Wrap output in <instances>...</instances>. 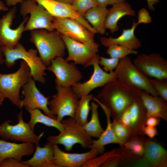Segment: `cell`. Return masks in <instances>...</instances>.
<instances>
[{
    "instance_id": "cell-7",
    "label": "cell",
    "mask_w": 167,
    "mask_h": 167,
    "mask_svg": "<svg viewBox=\"0 0 167 167\" xmlns=\"http://www.w3.org/2000/svg\"><path fill=\"white\" fill-rule=\"evenodd\" d=\"M22 110L17 115L18 123L11 124L10 120L5 121L0 125V137L4 140H10L22 143H30L39 145L40 140L44 134L43 132L39 135L36 134L29 123L25 122L23 118Z\"/></svg>"
},
{
    "instance_id": "cell-48",
    "label": "cell",
    "mask_w": 167,
    "mask_h": 167,
    "mask_svg": "<svg viewBox=\"0 0 167 167\" xmlns=\"http://www.w3.org/2000/svg\"><path fill=\"white\" fill-rule=\"evenodd\" d=\"M0 8L1 11H6L8 10V8L6 6V5L2 1L0 0Z\"/></svg>"
},
{
    "instance_id": "cell-46",
    "label": "cell",
    "mask_w": 167,
    "mask_h": 167,
    "mask_svg": "<svg viewBox=\"0 0 167 167\" xmlns=\"http://www.w3.org/2000/svg\"><path fill=\"white\" fill-rule=\"evenodd\" d=\"M24 0H6L5 4L7 6H15L18 3H20Z\"/></svg>"
},
{
    "instance_id": "cell-50",
    "label": "cell",
    "mask_w": 167,
    "mask_h": 167,
    "mask_svg": "<svg viewBox=\"0 0 167 167\" xmlns=\"http://www.w3.org/2000/svg\"><path fill=\"white\" fill-rule=\"evenodd\" d=\"M4 62H5V58L0 47V64H2Z\"/></svg>"
},
{
    "instance_id": "cell-29",
    "label": "cell",
    "mask_w": 167,
    "mask_h": 167,
    "mask_svg": "<svg viewBox=\"0 0 167 167\" xmlns=\"http://www.w3.org/2000/svg\"><path fill=\"white\" fill-rule=\"evenodd\" d=\"M98 104L94 102L91 103L90 109L92 114L90 120L83 126L86 132L91 137L98 138L104 131L99 121L98 111Z\"/></svg>"
},
{
    "instance_id": "cell-11",
    "label": "cell",
    "mask_w": 167,
    "mask_h": 167,
    "mask_svg": "<svg viewBox=\"0 0 167 167\" xmlns=\"http://www.w3.org/2000/svg\"><path fill=\"white\" fill-rule=\"evenodd\" d=\"M76 65L63 57H57L51 61L47 69L55 75L56 86L72 87L79 82L83 76Z\"/></svg>"
},
{
    "instance_id": "cell-6",
    "label": "cell",
    "mask_w": 167,
    "mask_h": 167,
    "mask_svg": "<svg viewBox=\"0 0 167 167\" xmlns=\"http://www.w3.org/2000/svg\"><path fill=\"white\" fill-rule=\"evenodd\" d=\"M117 80L131 87L145 91L153 96H158L153 88L150 79L134 64L130 58L120 60L114 71Z\"/></svg>"
},
{
    "instance_id": "cell-34",
    "label": "cell",
    "mask_w": 167,
    "mask_h": 167,
    "mask_svg": "<svg viewBox=\"0 0 167 167\" xmlns=\"http://www.w3.org/2000/svg\"><path fill=\"white\" fill-rule=\"evenodd\" d=\"M111 125L114 134L118 138L125 142L131 138L130 129L122 124L119 119H113Z\"/></svg>"
},
{
    "instance_id": "cell-14",
    "label": "cell",
    "mask_w": 167,
    "mask_h": 167,
    "mask_svg": "<svg viewBox=\"0 0 167 167\" xmlns=\"http://www.w3.org/2000/svg\"><path fill=\"white\" fill-rule=\"evenodd\" d=\"M61 35L68 51L66 61L87 67L91 64L99 52V46H93Z\"/></svg>"
},
{
    "instance_id": "cell-37",
    "label": "cell",
    "mask_w": 167,
    "mask_h": 167,
    "mask_svg": "<svg viewBox=\"0 0 167 167\" xmlns=\"http://www.w3.org/2000/svg\"><path fill=\"white\" fill-rule=\"evenodd\" d=\"M120 60L113 58H107L100 57L98 61L99 64L103 66V69L105 72H110L113 71L118 66Z\"/></svg>"
},
{
    "instance_id": "cell-42",
    "label": "cell",
    "mask_w": 167,
    "mask_h": 167,
    "mask_svg": "<svg viewBox=\"0 0 167 167\" xmlns=\"http://www.w3.org/2000/svg\"><path fill=\"white\" fill-rule=\"evenodd\" d=\"M119 119L122 124L129 128L131 121V115L129 107L122 113Z\"/></svg>"
},
{
    "instance_id": "cell-20",
    "label": "cell",
    "mask_w": 167,
    "mask_h": 167,
    "mask_svg": "<svg viewBox=\"0 0 167 167\" xmlns=\"http://www.w3.org/2000/svg\"><path fill=\"white\" fill-rule=\"evenodd\" d=\"M93 100L96 101L102 108L105 115L107 125L106 129L98 138L97 140H93L92 143L89 147L90 149H96L99 154L104 153L105 146L107 144L116 143L119 144L121 147H123L125 142L118 138L114 134L111 128L110 112L106 107L102 104L98 99L94 97Z\"/></svg>"
},
{
    "instance_id": "cell-8",
    "label": "cell",
    "mask_w": 167,
    "mask_h": 167,
    "mask_svg": "<svg viewBox=\"0 0 167 167\" xmlns=\"http://www.w3.org/2000/svg\"><path fill=\"white\" fill-rule=\"evenodd\" d=\"M56 88L57 93L48 104L51 113L59 122L66 116L74 118L79 98L72 87L56 86Z\"/></svg>"
},
{
    "instance_id": "cell-35",
    "label": "cell",
    "mask_w": 167,
    "mask_h": 167,
    "mask_svg": "<svg viewBox=\"0 0 167 167\" xmlns=\"http://www.w3.org/2000/svg\"><path fill=\"white\" fill-rule=\"evenodd\" d=\"M151 84L158 96L167 101V79H150Z\"/></svg>"
},
{
    "instance_id": "cell-36",
    "label": "cell",
    "mask_w": 167,
    "mask_h": 167,
    "mask_svg": "<svg viewBox=\"0 0 167 167\" xmlns=\"http://www.w3.org/2000/svg\"><path fill=\"white\" fill-rule=\"evenodd\" d=\"M71 5L83 16L88 10L99 6L97 0H74Z\"/></svg>"
},
{
    "instance_id": "cell-22",
    "label": "cell",
    "mask_w": 167,
    "mask_h": 167,
    "mask_svg": "<svg viewBox=\"0 0 167 167\" xmlns=\"http://www.w3.org/2000/svg\"><path fill=\"white\" fill-rule=\"evenodd\" d=\"M143 156L149 161L151 167H167V150L151 139L145 138Z\"/></svg>"
},
{
    "instance_id": "cell-12",
    "label": "cell",
    "mask_w": 167,
    "mask_h": 167,
    "mask_svg": "<svg viewBox=\"0 0 167 167\" xmlns=\"http://www.w3.org/2000/svg\"><path fill=\"white\" fill-rule=\"evenodd\" d=\"M16 7L14 6L0 19V47L12 49L19 42L24 31L25 23L29 17L26 16L18 27L12 29L11 26L15 18Z\"/></svg>"
},
{
    "instance_id": "cell-3",
    "label": "cell",
    "mask_w": 167,
    "mask_h": 167,
    "mask_svg": "<svg viewBox=\"0 0 167 167\" xmlns=\"http://www.w3.org/2000/svg\"><path fill=\"white\" fill-rule=\"evenodd\" d=\"M0 48L4 56L5 63L8 68L13 66L17 60L22 59L29 67L32 78L39 83H45V71L47 69V67L43 63L40 57L38 56L37 50L31 49L27 51L19 42L12 49Z\"/></svg>"
},
{
    "instance_id": "cell-13",
    "label": "cell",
    "mask_w": 167,
    "mask_h": 167,
    "mask_svg": "<svg viewBox=\"0 0 167 167\" xmlns=\"http://www.w3.org/2000/svg\"><path fill=\"white\" fill-rule=\"evenodd\" d=\"M99 57L97 54L91 64L93 71L90 78L83 83L79 82L72 87L79 99L88 95L94 89L117 79L114 71L107 72L101 68L98 63Z\"/></svg>"
},
{
    "instance_id": "cell-44",
    "label": "cell",
    "mask_w": 167,
    "mask_h": 167,
    "mask_svg": "<svg viewBox=\"0 0 167 167\" xmlns=\"http://www.w3.org/2000/svg\"><path fill=\"white\" fill-rule=\"evenodd\" d=\"M161 120V118L158 117H149L146 118L144 125L156 127L159 124Z\"/></svg>"
},
{
    "instance_id": "cell-18",
    "label": "cell",
    "mask_w": 167,
    "mask_h": 167,
    "mask_svg": "<svg viewBox=\"0 0 167 167\" xmlns=\"http://www.w3.org/2000/svg\"><path fill=\"white\" fill-rule=\"evenodd\" d=\"M43 6L53 16L75 19L94 34L96 33L91 25L71 5L54 0H34Z\"/></svg>"
},
{
    "instance_id": "cell-47",
    "label": "cell",
    "mask_w": 167,
    "mask_h": 167,
    "mask_svg": "<svg viewBox=\"0 0 167 167\" xmlns=\"http://www.w3.org/2000/svg\"><path fill=\"white\" fill-rule=\"evenodd\" d=\"M148 8L153 11L155 10L154 5L158 2L160 0H146Z\"/></svg>"
},
{
    "instance_id": "cell-41",
    "label": "cell",
    "mask_w": 167,
    "mask_h": 167,
    "mask_svg": "<svg viewBox=\"0 0 167 167\" xmlns=\"http://www.w3.org/2000/svg\"><path fill=\"white\" fill-rule=\"evenodd\" d=\"M122 156L119 155L114 156L109 158L101 166V167H116L120 164L122 162Z\"/></svg>"
},
{
    "instance_id": "cell-1",
    "label": "cell",
    "mask_w": 167,
    "mask_h": 167,
    "mask_svg": "<svg viewBox=\"0 0 167 167\" xmlns=\"http://www.w3.org/2000/svg\"><path fill=\"white\" fill-rule=\"evenodd\" d=\"M141 91L117 79L104 85L96 98L108 109L111 117L119 119L123 111L140 97Z\"/></svg>"
},
{
    "instance_id": "cell-25",
    "label": "cell",
    "mask_w": 167,
    "mask_h": 167,
    "mask_svg": "<svg viewBox=\"0 0 167 167\" xmlns=\"http://www.w3.org/2000/svg\"><path fill=\"white\" fill-rule=\"evenodd\" d=\"M33 155L28 160L22 161L27 167H56L53 163L54 152L52 144L49 142L43 147L36 145Z\"/></svg>"
},
{
    "instance_id": "cell-52",
    "label": "cell",
    "mask_w": 167,
    "mask_h": 167,
    "mask_svg": "<svg viewBox=\"0 0 167 167\" xmlns=\"http://www.w3.org/2000/svg\"><path fill=\"white\" fill-rule=\"evenodd\" d=\"M0 11H1V9L0 8Z\"/></svg>"
},
{
    "instance_id": "cell-49",
    "label": "cell",
    "mask_w": 167,
    "mask_h": 167,
    "mask_svg": "<svg viewBox=\"0 0 167 167\" xmlns=\"http://www.w3.org/2000/svg\"><path fill=\"white\" fill-rule=\"evenodd\" d=\"M60 2L71 5L74 0H54Z\"/></svg>"
},
{
    "instance_id": "cell-32",
    "label": "cell",
    "mask_w": 167,
    "mask_h": 167,
    "mask_svg": "<svg viewBox=\"0 0 167 167\" xmlns=\"http://www.w3.org/2000/svg\"><path fill=\"white\" fill-rule=\"evenodd\" d=\"M106 53L110 57L116 58L119 59L123 58L130 54H136L138 52L122 45L113 44L108 47Z\"/></svg>"
},
{
    "instance_id": "cell-9",
    "label": "cell",
    "mask_w": 167,
    "mask_h": 167,
    "mask_svg": "<svg viewBox=\"0 0 167 167\" xmlns=\"http://www.w3.org/2000/svg\"><path fill=\"white\" fill-rule=\"evenodd\" d=\"M20 12L23 18L28 14L30 15L25 25L24 31L39 29L50 31L54 30L53 25V16L34 0H24L20 3Z\"/></svg>"
},
{
    "instance_id": "cell-38",
    "label": "cell",
    "mask_w": 167,
    "mask_h": 167,
    "mask_svg": "<svg viewBox=\"0 0 167 167\" xmlns=\"http://www.w3.org/2000/svg\"><path fill=\"white\" fill-rule=\"evenodd\" d=\"M126 167H149L151 165L144 156H137L125 164Z\"/></svg>"
},
{
    "instance_id": "cell-21",
    "label": "cell",
    "mask_w": 167,
    "mask_h": 167,
    "mask_svg": "<svg viewBox=\"0 0 167 167\" xmlns=\"http://www.w3.org/2000/svg\"><path fill=\"white\" fill-rule=\"evenodd\" d=\"M140 98L146 110V118L155 117L167 121L166 102L158 96H153L141 91Z\"/></svg>"
},
{
    "instance_id": "cell-26",
    "label": "cell",
    "mask_w": 167,
    "mask_h": 167,
    "mask_svg": "<svg viewBox=\"0 0 167 167\" xmlns=\"http://www.w3.org/2000/svg\"><path fill=\"white\" fill-rule=\"evenodd\" d=\"M130 124L129 127L131 133V138L138 135H144L142 128L146 119V108L140 97L135 100L129 106Z\"/></svg>"
},
{
    "instance_id": "cell-16",
    "label": "cell",
    "mask_w": 167,
    "mask_h": 167,
    "mask_svg": "<svg viewBox=\"0 0 167 167\" xmlns=\"http://www.w3.org/2000/svg\"><path fill=\"white\" fill-rule=\"evenodd\" d=\"M35 81L31 78L22 87V93L24 98L21 101V109L24 107L30 109H41L45 114L56 119L49 109V98L45 97L40 91L36 86Z\"/></svg>"
},
{
    "instance_id": "cell-31",
    "label": "cell",
    "mask_w": 167,
    "mask_h": 167,
    "mask_svg": "<svg viewBox=\"0 0 167 167\" xmlns=\"http://www.w3.org/2000/svg\"><path fill=\"white\" fill-rule=\"evenodd\" d=\"M145 138L144 135L133 136L124 143L123 147L136 156H143Z\"/></svg>"
},
{
    "instance_id": "cell-40",
    "label": "cell",
    "mask_w": 167,
    "mask_h": 167,
    "mask_svg": "<svg viewBox=\"0 0 167 167\" xmlns=\"http://www.w3.org/2000/svg\"><path fill=\"white\" fill-rule=\"evenodd\" d=\"M152 21V18L148 11L144 8L141 9L138 13V24H148Z\"/></svg>"
},
{
    "instance_id": "cell-39",
    "label": "cell",
    "mask_w": 167,
    "mask_h": 167,
    "mask_svg": "<svg viewBox=\"0 0 167 167\" xmlns=\"http://www.w3.org/2000/svg\"><path fill=\"white\" fill-rule=\"evenodd\" d=\"M0 167H27L17 160L12 158H6L0 162Z\"/></svg>"
},
{
    "instance_id": "cell-51",
    "label": "cell",
    "mask_w": 167,
    "mask_h": 167,
    "mask_svg": "<svg viewBox=\"0 0 167 167\" xmlns=\"http://www.w3.org/2000/svg\"><path fill=\"white\" fill-rule=\"evenodd\" d=\"M5 98L0 94V106L3 104Z\"/></svg>"
},
{
    "instance_id": "cell-43",
    "label": "cell",
    "mask_w": 167,
    "mask_h": 167,
    "mask_svg": "<svg viewBox=\"0 0 167 167\" xmlns=\"http://www.w3.org/2000/svg\"><path fill=\"white\" fill-rule=\"evenodd\" d=\"M142 132L143 135H146L149 138L153 139L158 134L157 130L156 127L150 126L143 125L142 128Z\"/></svg>"
},
{
    "instance_id": "cell-2",
    "label": "cell",
    "mask_w": 167,
    "mask_h": 167,
    "mask_svg": "<svg viewBox=\"0 0 167 167\" xmlns=\"http://www.w3.org/2000/svg\"><path fill=\"white\" fill-rule=\"evenodd\" d=\"M30 41L34 44L44 64L49 66L57 57H63L66 46L61 35L55 30L44 29L30 31Z\"/></svg>"
},
{
    "instance_id": "cell-15",
    "label": "cell",
    "mask_w": 167,
    "mask_h": 167,
    "mask_svg": "<svg viewBox=\"0 0 167 167\" xmlns=\"http://www.w3.org/2000/svg\"><path fill=\"white\" fill-rule=\"evenodd\" d=\"M133 62L149 78L167 79V61L159 53L141 54Z\"/></svg>"
},
{
    "instance_id": "cell-24",
    "label": "cell",
    "mask_w": 167,
    "mask_h": 167,
    "mask_svg": "<svg viewBox=\"0 0 167 167\" xmlns=\"http://www.w3.org/2000/svg\"><path fill=\"white\" fill-rule=\"evenodd\" d=\"M138 24L134 20L132 27L123 29L121 34L116 38L101 37L100 41L104 46L108 47L113 44L122 45L133 49L141 46V42L135 34V28Z\"/></svg>"
},
{
    "instance_id": "cell-19",
    "label": "cell",
    "mask_w": 167,
    "mask_h": 167,
    "mask_svg": "<svg viewBox=\"0 0 167 167\" xmlns=\"http://www.w3.org/2000/svg\"><path fill=\"white\" fill-rule=\"evenodd\" d=\"M34 148L33 144L32 143H18L0 139V162L9 158L22 162L24 157L29 156L34 153Z\"/></svg>"
},
{
    "instance_id": "cell-5",
    "label": "cell",
    "mask_w": 167,
    "mask_h": 167,
    "mask_svg": "<svg viewBox=\"0 0 167 167\" xmlns=\"http://www.w3.org/2000/svg\"><path fill=\"white\" fill-rule=\"evenodd\" d=\"M31 78L29 67L26 62L22 60L19 68L16 71L0 73V94L21 109L20 90Z\"/></svg>"
},
{
    "instance_id": "cell-30",
    "label": "cell",
    "mask_w": 167,
    "mask_h": 167,
    "mask_svg": "<svg viewBox=\"0 0 167 167\" xmlns=\"http://www.w3.org/2000/svg\"><path fill=\"white\" fill-rule=\"evenodd\" d=\"M94 96L91 94L81 97L76 108L74 118L79 124L83 126L88 122V118L91 109L90 102Z\"/></svg>"
},
{
    "instance_id": "cell-27",
    "label": "cell",
    "mask_w": 167,
    "mask_h": 167,
    "mask_svg": "<svg viewBox=\"0 0 167 167\" xmlns=\"http://www.w3.org/2000/svg\"><path fill=\"white\" fill-rule=\"evenodd\" d=\"M108 9L99 6L88 10L83 17L91 25L96 33L103 35L105 32V22Z\"/></svg>"
},
{
    "instance_id": "cell-17",
    "label": "cell",
    "mask_w": 167,
    "mask_h": 167,
    "mask_svg": "<svg viewBox=\"0 0 167 167\" xmlns=\"http://www.w3.org/2000/svg\"><path fill=\"white\" fill-rule=\"evenodd\" d=\"M52 145L53 163L56 167H83L87 161L99 154L98 151L94 148L83 153H69L61 150L58 144Z\"/></svg>"
},
{
    "instance_id": "cell-33",
    "label": "cell",
    "mask_w": 167,
    "mask_h": 167,
    "mask_svg": "<svg viewBox=\"0 0 167 167\" xmlns=\"http://www.w3.org/2000/svg\"><path fill=\"white\" fill-rule=\"evenodd\" d=\"M121 151L118 149H113L110 151L103 153L100 156H96L87 161L83 167H101L107 159L111 157L119 155Z\"/></svg>"
},
{
    "instance_id": "cell-10",
    "label": "cell",
    "mask_w": 167,
    "mask_h": 167,
    "mask_svg": "<svg viewBox=\"0 0 167 167\" xmlns=\"http://www.w3.org/2000/svg\"><path fill=\"white\" fill-rule=\"evenodd\" d=\"M54 29L61 35L93 46H99L95 41L94 34L77 20L53 16Z\"/></svg>"
},
{
    "instance_id": "cell-28",
    "label": "cell",
    "mask_w": 167,
    "mask_h": 167,
    "mask_svg": "<svg viewBox=\"0 0 167 167\" xmlns=\"http://www.w3.org/2000/svg\"><path fill=\"white\" fill-rule=\"evenodd\" d=\"M25 108L30 114V118L28 123L32 130L34 131L35 126L37 123L54 127L59 131L62 130L63 127L61 122L43 113L40 109Z\"/></svg>"
},
{
    "instance_id": "cell-45",
    "label": "cell",
    "mask_w": 167,
    "mask_h": 167,
    "mask_svg": "<svg viewBox=\"0 0 167 167\" xmlns=\"http://www.w3.org/2000/svg\"><path fill=\"white\" fill-rule=\"evenodd\" d=\"M99 6L103 7H106L108 5H113L114 4L125 2V0H97Z\"/></svg>"
},
{
    "instance_id": "cell-4",
    "label": "cell",
    "mask_w": 167,
    "mask_h": 167,
    "mask_svg": "<svg viewBox=\"0 0 167 167\" xmlns=\"http://www.w3.org/2000/svg\"><path fill=\"white\" fill-rule=\"evenodd\" d=\"M61 122L63 125L62 130L59 131L58 135L48 136L46 139L48 142L52 144H61L68 151L71 150L76 144H79L82 148H89L93 140L83 126L72 117L62 120Z\"/></svg>"
},
{
    "instance_id": "cell-23",
    "label": "cell",
    "mask_w": 167,
    "mask_h": 167,
    "mask_svg": "<svg viewBox=\"0 0 167 167\" xmlns=\"http://www.w3.org/2000/svg\"><path fill=\"white\" fill-rule=\"evenodd\" d=\"M108 9L105 22V27L109 29L111 33H113L119 29L118 23L119 20L125 15L134 16L135 11L131 5L126 2L112 5Z\"/></svg>"
}]
</instances>
